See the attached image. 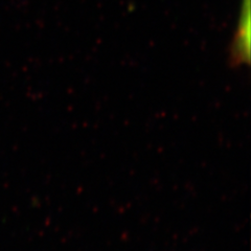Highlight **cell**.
I'll return each instance as SVG.
<instances>
[{
    "mask_svg": "<svg viewBox=\"0 0 251 251\" xmlns=\"http://www.w3.org/2000/svg\"><path fill=\"white\" fill-rule=\"evenodd\" d=\"M251 9L250 0H241L239 19L229 46V61L234 67L248 65L250 62Z\"/></svg>",
    "mask_w": 251,
    "mask_h": 251,
    "instance_id": "obj_1",
    "label": "cell"
}]
</instances>
